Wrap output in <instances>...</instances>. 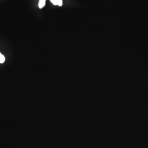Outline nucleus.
Returning a JSON list of instances; mask_svg holds the SVG:
<instances>
[{"label": "nucleus", "mask_w": 148, "mask_h": 148, "mask_svg": "<svg viewBox=\"0 0 148 148\" xmlns=\"http://www.w3.org/2000/svg\"><path fill=\"white\" fill-rule=\"evenodd\" d=\"M51 2L53 3L54 5H58L59 6H62L63 5L62 0H51Z\"/></svg>", "instance_id": "1"}, {"label": "nucleus", "mask_w": 148, "mask_h": 148, "mask_svg": "<svg viewBox=\"0 0 148 148\" xmlns=\"http://www.w3.org/2000/svg\"><path fill=\"white\" fill-rule=\"evenodd\" d=\"M46 1V0H40L39 3H38V7L40 8H42L45 5Z\"/></svg>", "instance_id": "2"}, {"label": "nucleus", "mask_w": 148, "mask_h": 148, "mask_svg": "<svg viewBox=\"0 0 148 148\" xmlns=\"http://www.w3.org/2000/svg\"><path fill=\"white\" fill-rule=\"evenodd\" d=\"M5 61V56L0 53V63H3Z\"/></svg>", "instance_id": "3"}]
</instances>
